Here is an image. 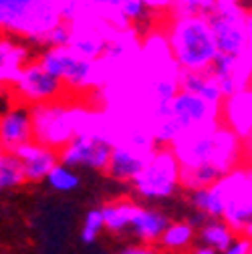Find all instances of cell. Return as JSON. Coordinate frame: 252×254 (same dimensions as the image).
<instances>
[{
	"label": "cell",
	"instance_id": "obj_1",
	"mask_svg": "<svg viewBox=\"0 0 252 254\" xmlns=\"http://www.w3.org/2000/svg\"><path fill=\"white\" fill-rule=\"evenodd\" d=\"M172 147L182 162V168L214 164L224 174L240 168L242 157L246 155L244 139L222 121L186 131Z\"/></svg>",
	"mask_w": 252,
	"mask_h": 254
},
{
	"label": "cell",
	"instance_id": "obj_2",
	"mask_svg": "<svg viewBox=\"0 0 252 254\" xmlns=\"http://www.w3.org/2000/svg\"><path fill=\"white\" fill-rule=\"evenodd\" d=\"M168 49L176 67H180L182 71L212 69L216 57L220 55V47L210 16H174L168 28Z\"/></svg>",
	"mask_w": 252,
	"mask_h": 254
},
{
	"label": "cell",
	"instance_id": "obj_3",
	"mask_svg": "<svg viewBox=\"0 0 252 254\" xmlns=\"http://www.w3.org/2000/svg\"><path fill=\"white\" fill-rule=\"evenodd\" d=\"M133 192L149 202L168 200L174 198L182 188V162L174 147L170 145H157L143 166V170L137 174V178L131 182Z\"/></svg>",
	"mask_w": 252,
	"mask_h": 254
},
{
	"label": "cell",
	"instance_id": "obj_4",
	"mask_svg": "<svg viewBox=\"0 0 252 254\" xmlns=\"http://www.w3.org/2000/svg\"><path fill=\"white\" fill-rule=\"evenodd\" d=\"M115 143L109 135L99 131L81 129L69 143L59 149V157L63 164L73 168H87L95 172H107Z\"/></svg>",
	"mask_w": 252,
	"mask_h": 254
},
{
	"label": "cell",
	"instance_id": "obj_5",
	"mask_svg": "<svg viewBox=\"0 0 252 254\" xmlns=\"http://www.w3.org/2000/svg\"><path fill=\"white\" fill-rule=\"evenodd\" d=\"M35 113V133L37 141L61 149L65 143L77 135L79 129V113L59 101L33 105Z\"/></svg>",
	"mask_w": 252,
	"mask_h": 254
},
{
	"label": "cell",
	"instance_id": "obj_6",
	"mask_svg": "<svg viewBox=\"0 0 252 254\" xmlns=\"http://www.w3.org/2000/svg\"><path fill=\"white\" fill-rule=\"evenodd\" d=\"M226 196L224 220L236 234H246L252 226V170L236 168L220 180Z\"/></svg>",
	"mask_w": 252,
	"mask_h": 254
},
{
	"label": "cell",
	"instance_id": "obj_7",
	"mask_svg": "<svg viewBox=\"0 0 252 254\" xmlns=\"http://www.w3.org/2000/svg\"><path fill=\"white\" fill-rule=\"evenodd\" d=\"M12 89L18 101L41 105L59 101L67 89V83L47 71L39 61H30L12 83Z\"/></svg>",
	"mask_w": 252,
	"mask_h": 254
},
{
	"label": "cell",
	"instance_id": "obj_8",
	"mask_svg": "<svg viewBox=\"0 0 252 254\" xmlns=\"http://www.w3.org/2000/svg\"><path fill=\"white\" fill-rule=\"evenodd\" d=\"M39 63L55 77L65 81L69 89H83L93 85L95 77V61L79 57L71 47H47Z\"/></svg>",
	"mask_w": 252,
	"mask_h": 254
},
{
	"label": "cell",
	"instance_id": "obj_9",
	"mask_svg": "<svg viewBox=\"0 0 252 254\" xmlns=\"http://www.w3.org/2000/svg\"><path fill=\"white\" fill-rule=\"evenodd\" d=\"M210 22L220 47V53L230 55H248L250 51V30L248 14L240 4L234 6H218L210 14Z\"/></svg>",
	"mask_w": 252,
	"mask_h": 254
},
{
	"label": "cell",
	"instance_id": "obj_10",
	"mask_svg": "<svg viewBox=\"0 0 252 254\" xmlns=\"http://www.w3.org/2000/svg\"><path fill=\"white\" fill-rule=\"evenodd\" d=\"M35 113L30 103L16 101L4 109L0 119V145L2 151H14L20 145L35 141Z\"/></svg>",
	"mask_w": 252,
	"mask_h": 254
},
{
	"label": "cell",
	"instance_id": "obj_11",
	"mask_svg": "<svg viewBox=\"0 0 252 254\" xmlns=\"http://www.w3.org/2000/svg\"><path fill=\"white\" fill-rule=\"evenodd\" d=\"M174 115L182 123L184 131L200 129V127L216 125L222 121L220 105L206 101L204 97L190 91H180L174 99Z\"/></svg>",
	"mask_w": 252,
	"mask_h": 254
},
{
	"label": "cell",
	"instance_id": "obj_12",
	"mask_svg": "<svg viewBox=\"0 0 252 254\" xmlns=\"http://www.w3.org/2000/svg\"><path fill=\"white\" fill-rule=\"evenodd\" d=\"M14 153L20 157V162L24 166L26 182H33V184L47 182V176L61 162L59 149H55L51 145H45L37 139L20 145L18 149H14Z\"/></svg>",
	"mask_w": 252,
	"mask_h": 254
},
{
	"label": "cell",
	"instance_id": "obj_13",
	"mask_svg": "<svg viewBox=\"0 0 252 254\" xmlns=\"http://www.w3.org/2000/svg\"><path fill=\"white\" fill-rule=\"evenodd\" d=\"M220 111H222V123L246 139L252 133V85L226 97L220 105Z\"/></svg>",
	"mask_w": 252,
	"mask_h": 254
},
{
	"label": "cell",
	"instance_id": "obj_14",
	"mask_svg": "<svg viewBox=\"0 0 252 254\" xmlns=\"http://www.w3.org/2000/svg\"><path fill=\"white\" fill-rule=\"evenodd\" d=\"M147 157H149V153L139 151V149L131 147L129 143L115 145L109 168L105 174H109V178H113L117 182H133L137 178V174L143 170Z\"/></svg>",
	"mask_w": 252,
	"mask_h": 254
},
{
	"label": "cell",
	"instance_id": "obj_15",
	"mask_svg": "<svg viewBox=\"0 0 252 254\" xmlns=\"http://www.w3.org/2000/svg\"><path fill=\"white\" fill-rule=\"evenodd\" d=\"M170 218L162 212V210H155V208H145V206H137L133 222H131V228L129 232L145 244H160L168 224H170Z\"/></svg>",
	"mask_w": 252,
	"mask_h": 254
},
{
	"label": "cell",
	"instance_id": "obj_16",
	"mask_svg": "<svg viewBox=\"0 0 252 254\" xmlns=\"http://www.w3.org/2000/svg\"><path fill=\"white\" fill-rule=\"evenodd\" d=\"M30 63V51L26 45L16 43L10 37H2L0 43V79L2 85H12L20 71Z\"/></svg>",
	"mask_w": 252,
	"mask_h": 254
},
{
	"label": "cell",
	"instance_id": "obj_17",
	"mask_svg": "<svg viewBox=\"0 0 252 254\" xmlns=\"http://www.w3.org/2000/svg\"><path fill=\"white\" fill-rule=\"evenodd\" d=\"M180 87L182 91L200 95V97H204L206 101L214 105H222V101L226 99L222 93V87H220L218 79L214 77L210 69L208 71H182L180 69Z\"/></svg>",
	"mask_w": 252,
	"mask_h": 254
},
{
	"label": "cell",
	"instance_id": "obj_18",
	"mask_svg": "<svg viewBox=\"0 0 252 254\" xmlns=\"http://www.w3.org/2000/svg\"><path fill=\"white\" fill-rule=\"evenodd\" d=\"M137 206L139 204H135L129 198H119V200L103 204L101 210H103V218H105V230L115 236L129 232Z\"/></svg>",
	"mask_w": 252,
	"mask_h": 254
},
{
	"label": "cell",
	"instance_id": "obj_19",
	"mask_svg": "<svg viewBox=\"0 0 252 254\" xmlns=\"http://www.w3.org/2000/svg\"><path fill=\"white\" fill-rule=\"evenodd\" d=\"M194 242H198V228L186 218L170 222L160 240V246L168 252H186L194 246Z\"/></svg>",
	"mask_w": 252,
	"mask_h": 254
},
{
	"label": "cell",
	"instance_id": "obj_20",
	"mask_svg": "<svg viewBox=\"0 0 252 254\" xmlns=\"http://www.w3.org/2000/svg\"><path fill=\"white\" fill-rule=\"evenodd\" d=\"M188 204L194 210L206 212L210 218H224V210H226V196L222 186L214 184L210 188H202V190H194V192H188Z\"/></svg>",
	"mask_w": 252,
	"mask_h": 254
},
{
	"label": "cell",
	"instance_id": "obj_21",
	"mask_svg": "<svg viewBox=\"0 0 252 254\" xmlns=\"http://www.w3.org/2000/svg\"><path fill=\"white\" fill-rule=\"evenodd\" d=\"M79 57L87 59V61H99L101 57H105L109 43L107 39H103V35L99 30L93 28H75L73 33V41L69 45Z\"/></svg>",
	"mask_w": 252,
	"mask_h": 254
},
{
	"label": "cell",
	"instance_id": "obj_22",
	"mask_svg": "<svg viewBox=\"0 0 252 254\" xmlns=\"http://www.w3.org/2000/svg\"><path fill=\"white\" fill-rule=\"evenodd\" d=\"M236 238L234 228L224 218H210L202 228H198V242L222 252Z\"/></svg>",
	"mask_w": 252,
	"mask_h": 254
},
{
	"label": "cell",
	"instance_id": "obj_23",
	"mask_svg": "<svg viewBox=\"0 0 252 254\" xmlns=\"http://www.w3.org/2000/svg\"><path fill=\"white\" fill-rule=\"evenodd\" d=\"M224 176L226 174L214 164L182 168V188L186 192H194V190H202V188H210L218 184Z\"/></svg>",
	"mask_w": 252,
	"mask_h": 254
},
{
	"label": "cell",
	"instance_id": "obj_24",
	"mask_svg": "<svg viewBox=\"0 0 252 254\" xmlns=\"http://www.w3.org/2000/svg\"><path fill=\"white\" fill-rule=\"evenodd\" d=\"M24 182H26V174L20 157L14 151H2V155H0V190L2 192L16 190Z\"/></svg>",
	"mask_w": 252,
	"mask_h": 254
},
{
	"label": "cell",
	"instance_id": "obj_25",
	"mask_svg": "<svg viewBox=\"0 0 252 254\" xmlns=\"http://www.w3.org/2000/svg\"><path fill=\"white\" fill-rule=\"evenodd\" d=\"M47 186L53 190V192L71 194L81 186V176L77 174V168L59 162L53 168V172L47 176Z\"/></svg>",
	"mask_w": 252,
	"mask_h": 254
},
{
	"label": "cell",
	"instance_id": "obj_26",
	"mask_svg": "<svg viewBox=\"0 0 252 254\" xmlns=\"http://www.w3.org/2000/svg\"><path fill=\"white\" fill-rule=\"evenodd\" d=\"M184 127L182 123L178 121L176 115L172 117H166V119H160V121H153V139H155V145H174L182 135H184Z\"/></svg>",
	"mask_w": 252,
	"mask_h": 254
},
{
	"label": "cell",
	"instance_id": "obj_27",
	"mask_svg": "<svg viewBox=\"0 0 252 254\" xmlns=\"http://www.w3.org/2000/svg\"><path fill=\"white\" fill-rule=\"evenodd\" d=\"M180 91H182V87H180V71L174 73V75H162L157 81H153V85H151L153 103L174 101Z\"/></svg>",
	"mask_w": 252,
	"mask_h": 254
},
{
	"label": "cell",
	"instance_id": "obj_28",
	"mask_svg": "<svg viewBox=\"0 0 252 254\" xmlns=\"http://www.w3.org/2000/svg\"><path fill=\"white\" fill-rule=\"evenodd\" d=\"M105 230V218H103V210H89L85 220H83V226H81V242L83 244H93L101 232Z\"/></svg>",
	"mask_w": 252,
	"mask_h": 254
},
{
	"label": "cell",
	"instance_id": "obj_29",
	"mask_svg": "<svg viewBox=\"0 0 252 254\" xmlns=\"http://www.w3.org/2000/svg\"><path fill=\"white\" fill-rule=\"evenodd\" d=\"M218 8L216 0H176L174 16H190V14H206L210 16Z\"/></svg>",
	"mask_w": 252,
	"mask_h": 254
},
{
	"label": "cell",
	"instance_id": "obj_30",
	"mask_svg": "<svg viewBox=\"0 0 252 254\" xmlns=\"http://www.w3.org/2000/svg\"><path fill=\"white\" fill-rule=\"evenodd\" d=\"M73 33H75L73 22L61 20V22L51 30V33L47 35V39H45V49H47V47H69L71 41H73Z\"/></svg>",
	"mask_w": 252,
	"mask_h": 254
},
{
	"label": "cell",
	"instance_id": "obj_31",
	"mask_svg": "<svg viewBox=\"0 0 252 254\" xmlns=\"http://www.w3.org/2000/svg\"><path fill=\"white\" fill-rule=\"evenodd\" d=\"M119 8L131 22H145L149 16V8L143 0H123Z\"/></svg>",
	"mask_w": 252,
	"mask_h": 254
},
{
	"label": "cell",
	"instance_id": "obj_32",
	"mask_svg": "<svg viewBox=\"0 0 252 254\" xmlns=\"http://www.w3.org/2000/svg\"><path fill=\"white\" fill-rule=\"evenodd\" d=\"M250 252H252V238L248 234H236V238L220 254H250Z\"/></svg>",
	"mask_w": 252,
	"mask_h": 254
},
{
	"label": "cell",
	"instance_id": "obj_33",
	"mask_svg": "<svg viewBox=\"0 0 252 254\" xmlns=\"http://www.w3.org/2000/svg\"><path fill=\"white\" fill-rule=\"evenodd\" d=\"M119 254H157V250H155V244L139 242V244H129V246H125Z\"/></svg>",
	"mask_w": 252,
	"mask_h": 254
},
{
	"label": "cell",
	"instance_id": "obj_34",
	"mask_svg": "<svg viewBox=\"0 0 252 254\" xmlns=\"http://www.w3.org/2000/svg\"><path fill=\"white\" fill-rule=\"evenodd\" d=\"M147 4L149 10H155V12H166V10H172L176 0H143Z\"/></svg>",
	"mask_w": 252,
	"mask_h": 254
},
{
	"label": "cell",
	"instance_id": "obj_35",
	"mask_svg": "<svg viewBox=\"0 0 252 254\" xmlns=\"http://www.w3.org/2000/svg\"><path fill=\"white\" fill-rule=\"evenodd\" d=\"M188 220H190L196 228H202L206 222L210 220V216H208L206 212H200V210H194V208H192V210H190V216H188Z\"/></svg>",
	"mask_w": 252,
	"mask_h": 254
},
{
	"label": "cell",
	"instance_id": "obj_36",
	"mask_svg": "<svg viewBox=\"0 0 252 254\" xmlns=\"http://www.w3.org/2000/svg\"><path fill=\"white\" fill-rule=\"evenodd\" d=\"M184 254H220L218 250L210 248V246H204V244H198V246H192L190 250H186Z\"/></svg>",
	"mask_w": 252,
	"mask_h": 254
},
{
	"label": "cell",
	"instance_id": "obj_37",
	"mask_svg": "<svg viewBox=\"0 0 252 254\" xmlns=\"http://www.w3.org/2000/svg\"><path fill=\"white\" fill-rule=\"evenodd\" d=\"M123 0H91V6L99 8H107V6H121Z\"/></svg>",
	"mask_w": 252,
	"mask_h": 254
},
{
	"label": "cell",
	"instance_id": "obj_38",
	"mask_svg": "<svg viewBox=\"0 0 252 254\" xmlns=\"http://www.w3.org/2000/svg\"><path fill=\"white\" fill-rule=\"evenodd\" d=\"M244 149H246V157H252V133L244 139Z\"/></svg>",
	"mask_w": 252,
	"mask_h": 254
},
{
	"label": "cell",
	"instance_id": "obj_39",
	"mask_svg": "<svg viewBox=\"0 0 252 254\" xmlns=\"http://www.w3.org/2000/svg\"><path fill=\"white\" fill-rule=\"evenodd\" d=\"M218 6H234V4H240V0H216Z\"/></svg>",
	"mask_w": 252,
	"mask_h": 254
},
{
	"label": "cell",
	"instance_id": "obj_40",
	"mask_svg": "<svg viewBox=\"0 0 252 254\" xmlns=\"http://www.w3.org/2000/svg\"><path fill=\"white\" fill-rule=\"evenodd\" d=\"M248 30H250V39H252V14H248Z\"/></svg>",
	"mask_w": 252,
	"mask_h": 254
},
{
	"label": "cell",
	"instance_id": "obj_41",
	"mask_svg": "<svg viewBox=\"0 0 252 254\" xmlns=\"http://www.w3.org/2000/svg\"><path fill=\"white\" fill-rule=\"evenodd\" d=\"M250 170H252V168H250Z\"/></svg>",
	"mask_w": 252,
	"mask_h": 254
},
{
	"label": "cell",
	"instance_id": "obj_42",
	"mask_svg": "<svg viewBox=\"0 0 252 254\" xmlns=\"http://www.w3.org/2000/svg\"><path fill=\"white\" fill-rule=\"evenodd\" d=\"M250 254H252V252H250Z\"/></svg>",
	"mask_w": 252,
	"mask_h": 254
}]
</instances>
